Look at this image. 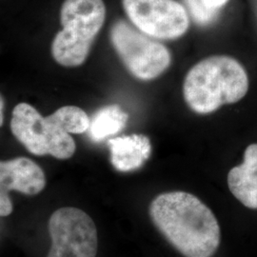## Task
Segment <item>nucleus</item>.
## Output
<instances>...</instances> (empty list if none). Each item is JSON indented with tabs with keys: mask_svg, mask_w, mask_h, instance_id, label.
<instances>
[{
	"mask_svg": "<svg viewBox=\"0 0 257 257\" xmlns=\"http://www.w3.org/2000/svg\"><path fill=\"white\" fill-rule=\"evenodd\" d=\"M128 119V113L122 110L119 105L105 106L92 115L88 130L89 136L93 141H102L121 132L125 128Z\"/></svg>",
	"mask_w": 257,
	"mask_h": 257,
	"instance_id": "nucleus-11",
	"label": "nucleus"
},
{
	"mask_svg": "<svg viewBox=\"0 0 257 257\" xmlns=\"http://www.w3.org/2000/svg\"><path fill=\"white\" fill-rule=\"evenodd\" d=\"M3 105H4V101H3V97H1V116H0V124H3Z\"/></svg>",
	"mask_w": 257,
	"mask_h": 257,
	"instance_id": "nucleus-14",
	"label": "nucleus"
},
{
	"mask_svg": "<svg viewBox=\"0 0 257 257\" xmlns=\"http://www.w3.org/2000/svg\"><path fill=\"white\" fill-rule=\"evenodd\" d=\"M111 165L121 173L136 171L151 156L150 138L144 135H130L111 138L108 142Z\"/></svg>",
	"mask_w": 257,
	"mask_h": 257,
	"instance_id": "nucleus-9",
	"label": "nucleus"
},
{
	"mask_svg": "<svg viewBox=\"0 0 257 257\" xmlns=\"http://www.w3.org/2000/svg\"><path fill=\"white\" fill-rule=\"evenodd\" d=\"M13 211V202L9 194H0V215L8 216Z\"/></svg>",
	"mask_w": 257,
	"mask_h": 257,
	"instance_id": "nucleus-13",
	"label": "nucleus"
},
{
	"mask_svg": "<svg viewBox=\"0 0 257 257\" xmlns=\"http://www.w3.org/2000/svg\"><path fill=\"white\" fill-rule=\"evenodd\" d=\"M149 214L156 229L184 257H212L219 248L217 218L192 193H161L150 204Z\"/></svg>",
	"mask_w": 257,
	"mask_h": 257,
	"instance_id": "nucleus-1",
	"label": "nucleus"
},
{
	"mask_svg": "<svg viewBox=\"0 0 257 257\" xmlns=\"http://www.w3.org/2000/svg\"><path fill=\"white\" fill-rule=\"evenodd\" d=\"M10 128L14 137L35 156H52L66 160L74 156V138L61 125L55 112L42 116L32 105L21 102L12 113Z\"/></svg>",
	"mask_w": 257,
	"mask_h": 257,
	"instance_id": "nucleus-4",
	"label": "nucleus"
},
{
	"mask_svg": "<svg viewBox=\"0 0 257 257\" xmlns=\"http://www.w3.org/2000/svg\"><path fill=\"white\" fill-rule=\"evenodd\" d=\"M43 170L27 157H17L0 162V194L17 191L37 195L46 187Z\"/></svg>",
	"mask_w": 257,
	"mask_h": 257,
	"instance_id": "nucleus-8",
	"label": "nucleus"
},
{
	"mask_svg": "<svg viewBox=\"0 0 257 257\" xmlns=\"http://www.w3.org/2000/svg\"><path fill=\"white\" fill-rule=\"evenodd\" d=\"M106 17L103 0H65L60 10L62 30L55 35L51 53L63 67H79L86 61Z\"/></svg>",
	"mask_w": 257,
	"mask_h": 257,
	"instance_id": "nucleus-3",
	"label": "nucleus"
},
{
	"mask_svg": "<svg viewBox=\"0 0 257 257\" xmlns=\"http://www.w3.org/2000/svg\"><path fill=\"white\" fill-rule=\"evenodd\" d=\"M51 248L47 257H95L98 248L97 230L92 217L74 208H60L48 223Z\"/></svg>",
	"mask_w": 257,
	"mask_h": 257,
	"instance_id": "nucleus-6",
	"label": "nucleus"
},
{
	"mask_svg": "<svg viewBox=\"0 0 257 257\" xmlns=\"http://www.w3.org/2000/svg\"><path fill=\"white\" fill-rule=\"evenodd\" d=\"M229 0H185L187 9L199 25H209L217 18L219 10Z\"/></svg>",
	"mask_w": 257,
	"mask_h": 257,
	"instance_id": "nucleus-12",
	"label": "nucleus"
},
{
	"mask_svg": "<svg viewBox=\"0 0 257 257\" xmlns=\"http://www.w3.org/2000/svg\"><path fill=\"white\" fill-rule=\"evenodd\" d=\"M123 7L133 25L156 39H177L190 27L187 10L175 0H123Z\"/></svg>",
	"mask_w": 257,
	"mask_h": 257,
	"instance_id": "nucleus-7",
	"label": "nucleus"
},
{
	"mask_svg": "<svg viewBox=\"0 0 257 257\" xmlns=\"http://www.w3.org/2000/svg\"><path fill=\"white\" fill-rule=\"evenodd\" d=\"M248 86V74L239 61L229 55H213L199 61L187 73L184 99L195 113L209 114L243 99Z\"/></svg>",
	"mask_w": 257,
	"mask_h": 257,
	"instance_id": "nucleus-2",
	"label": "nucleus"
},
{
	"mask_svg": "<svg viewBox=\"0 0 257 257\" xmlns=\"http://www.w3.org/2000/svg\"><path fill=\"white\" fill-rule=\"evenodd\" d=\"M230 193L251 210H257V143L248 145L243 163L233 167L227 177Z\"/></svg>",
	"mask_w": 257,
	"mask_h": 257,
	"instance_id": "nucleus-10",
	"label": "nucleus"
},
{
	"mask_svg": "<svg viewBox=\"0 0 257 257\" xmlns=\"http://www.w3.org/2000/svg\"><path fill=\"white\" fill-rule=\"evenodd\" d=\"M110 38L128 73L139 80L156 79L171 66L172 55L165 45L124 20L112 25Z\"/></svg>",
	"mask_w": 257,
	"mask_h": 257,
	"instance_id": "nucleus-5",
	"label": "nucleus"
}]
</instances>
